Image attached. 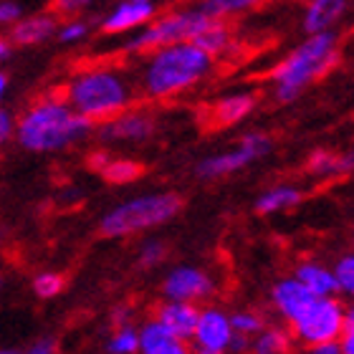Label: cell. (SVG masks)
I'll use <instances>...</instances> for the list:
<instances>
[{
  "label": "cell",
  "mask_w": 354,
  "mask_h": 354,
  "mask_svg": "<svg viewBox=\"0 0 354 354\" xmlns=\"http://www.w3.org/2000/svg\"><path fill=\"white\" fill-rule=\"evenodd\" d=\"M195 46H200L203 51H207L210 56L213 53H221L228 48L230 44V30L225 28V23H221V18H215L210 26H207L200 36H195V41H192Z\"/></svg>",
  "instance_id": "44dd1931"
},
{
  "label": "cell",
  "mask_w": 354,
  "mask_h": 354,
  "mask_svg": "<svg viewBox=\"0 0 354 354\" xmlns=\"http://www.w3.org/2000/svg\"><path fill=\"white\" fill-rule=\"evenodd\" d=\"M344 334H354V306L347 311V317H344Z\"/></svg>",
  "instance_id": "60d3db41"
},
{
  "label": "cell",
  "mask_w": 354,
  "mask_h": 354,
  "mask_svg": "<svg viewBox=\"0 0 354 354\" xmlns=\"http://www.w3.org/2000/svg\"><path fill=\"white\" fill-rule=\"evenodd\" d=\"M314 299H317V294L299 279L281 281V283H276V288H273V304H276L281 314L286 319H291V322H294Z\"/></svg>",
  "instance_id": "7c38bea8"
},
{
  "label": "cell",
  "mask_w": 354,
  "mask_h": 354,
  "mask_svg": "<svg viewBox=\"0 0 354 354\" xmlns=\"http://www.w3.org/2000/svg\"><path fill=\"white\" fill-rule=\"evenodd\" d=\"M21 18V8H18V3H13V0H6L3 6H0V21L3 23H15Z\"/></svg>",
  "instance_id": "1f68e13d"
},
{
  "label": "cell",
  "mask_w": 354,
  "mask_h": 354,
  "mask_svg": "<svg viewBox=\"0 0 354 354\" xmlns=\"http://www.w3.org/2000/svg\"><path fill=\"white\" fill-rule=\"evenodd\" d=\"M337 64V36L329 30L311 33L306 44H301L288 59H283L273 68V82H276V99L279 102H291L301 94L304 86L314 79L334 68Z\"/></svg>",
  "instance_id": "3957f363"
},
{
  "label": "cell",
  "mask_w": 354,
  "mask_h": 354,
  "mask_svg": "<svg viewBox=\"0 0 354 354\" xmlns=\"http://www.w3.org/2000/svg\"><path fill=\"white\" fill-rule=\"evenodd\" d=\"M296 279L304 281L317 296H332L339 288L337 273H329L326 268H322L317 263H301L299 271H296Z\"/></svg>",
  "instance_id": "d6986e66"
},
{
  "label": "cell",
  "mask_w": 354,
  "mask_h": 354,
  "mask_svg": "<svg viewBox=\"0 0 354 354\" xmlns=\"http://www.w3.org/2000/svg\"><path fill=\"white\" fill-rule=\"evenodd\" d=\"M53 347H56V344H53L51 339H41V342H36V344H33L28 352L30 354H46V352H53Z\"/></svg>",
  "instance_id": "74e56055"
},
{
  "label": "cell",
  "mask_w": 354,
  "mask_h": 354,
  "mask_svg": "<svg viewBox=\"0 0 354 354\" xmlns=\"http://www.w3.org/2000/svg\"><path fill=\"white\" fill-rule=\"evenodd\" d=\"M342 352L354 354V334H344V339H342Z\"/></svg>",
  "instance_id": "ab89813d"
},
{
  "label": "cell",
  "mask_w": 354,
  "mask_h": 354,
  "mask_svg": "<svg viewBox=\"0 0 354 354\" xmlns=\"http://www.w3.org/2000/svg\"><path fill=\"white\" fill-rule=\"evenodd\" d=\"M109 165V155L106 152H94V155L88 157V167L91 170H104Z\"/></svg>",
  "instance_id": "8d00e7d4"
},
{
  "label": "cell",
  "mask_w": 354,
  "mask_h": 354,
  "mask_svg": "<svg viewBox=\"0 0 354 354\" xmlns=\"http://www.w3.org/2000/svg\"><path fill=\"white\" fill-rule=\"evenodd\" d=\"M296 203H301V192L296 187H288V185H281L276 190H268L266 195H261L259 203H256V210L259 213H276V210H286V207H294Z\"/></svg>",
  "instance_id": "ffe728a7"
},
{
  "label": "cell",
  "mask_w": 354,
  "mask_h": 354,
  "mask_svg": "<svg viewBox=\"0 0 354 354\" xmlns=\"http://www.w3.org/2000/svg\"><path fill=\"white\" fill-rule=\"evenodd\" d=\"M263 0H203L200 3V10H205L210 18H221V15L228 13H241V10H248V8L261 6Z\"/></svg>",
  "instance_id": "603a6c76"
},
{
  "label": "cell",
  "mask_w": 354,
  "mask_h": 354,
  "mask_svg": "<svg viewBox=\"0 0 354 354\" xmlns=\"http://www.w3.org/2000/svg\"><path fill=\"white\" fill-rule=\"evenodd\" d=\"M311 352H314V354H339L342 352V344L337 339L319 342V344H314V347H311Z\"/></svg>",
  "instance_id": "836d02e7"
},
{
  "label": "cell",
  "mask_w": 354,
  "mask_h": 354,
  "mask_svg": "<svg viewBox=\"0 0 354 354\" xmlns=\"http://www.w3.org/2000/svg\"><path fill=\"white\" fill-rule=\"evenodd\" d=\"M56 30V18L53 15H30L10 30V44L15 46H33L53 36Z\"/></svg>",
  "instance_id": "e0dca14e"
},
{
  "label": "cell",
  "mask_w": 354,
  "mask_h": 354,
  "mask_svg": "<svg viewBox=\"0 0 354 354\" xmlns=\"http://www.w3.org/2000/svg\"><path fill=\"white\" fill-rule=\"evenodd\" d=\"M337 160L339 157L332 155V152H326V149H319V152H314V155L309 157V165H306V170L311 172V175H337Z\"/></svg>",
  "instance_id": "484cf974"
},
{
  "label": "cell",
  "mask_w": 354,
  "mask_h": 354,
  "mask_svg": "<svg viewBox=\"0 0 354 354\" xmlns=\"http://www.w3.org/2000/svg\"><path fill=\"white\" fill-rule=\"evenodd\" d=\"M288 349V337L279 329H271V332H266L259 337L256 342V352L259 354H281Z\"/></svg>",
  "instance_id": "d4e9b609"
},
{
  "label": "cell",
  "mask_w": 354,
  "mask_h": 354,
  "mask_svg": "<svg viewBox=\"0 0 354 354\" xmlns=\"http://www.w3.org/2000/svg\"><path fill=\"white\" fill-rule=\"evenodd\" d=\"M157 319L170 326L177 337L195 339V329L200 324V311L192 306V301H175V299H170L167 304L160 306Z\"/></svg>",
  "instance_id": "9a60e30c"
},
{
  "label": "cell",
  "mask_w": 354,
  "mask_h": 354,
  "mask_svg": "<svg viewBox=\"0 0 354 354\" xmlns=\"http://www.w3.org/2000/svg\"><path fill=\"white\" fill-rule=\"evenodd\" d=\"M233 324L230 319H225L221 311L207 309L200 314V324L195 329V342H198L200 352L205 354H221L223 349L230 347V339H233Z\"/></svg>",
  "instance_id": "30bf717a"
},
{
  "label": "cell",
  "mask_w": 354,
  "mask_h": 354,
  "mask_svg": "<svg viewBox=\"0 0 354 354\" xmlns=\"http://www.w3.org/2000/svg\"><path fill=\"white\" fill-rule=\"evenodd\" d=\"M88 0H53V10L61 15H66V13H76L82 6H86Z\"/></svg>",
  "instance_id": "d6a6232c"
},
{
  "label": "cell",
  "mask_w": 354,
  "mask_h": 354,
  "mask_svg": "<svg viewBox=\"0 0 354 354\" xmlns=\"http://www.w3.org/2000/svg\"><path fill=\"white\" fill-rule=\"evenodd\" d=\"M180 207H183V198L175 195V192L134 198L129 203H122L119 207H114L109 215H104L102 233L109 238L129 236V233H137V230L167 223L180 213Z\"/></svg>",
  "instance_id": "5b68a950"
},
{
  "label": "cell",
  "mask_w": 354,
  "mask_h": 354,
  "mask_svg": "<svg viewBox=\"0 0 354 354\" xmlns=\"http://www.w3.org/2000/svg\"><path fill=\"white\" fill-rule=\"evenodd\" d=\"M213 21L215 18H210L200 8L170 13L152 23L145 33L132 38L127 48H132V51H149V48H162V46L183 44V41H195V36H200Z\"/></svg>",
  "instance_id": "8992f818"
},
{
  "label": "cell",
  "mask_w": 354,
  "mask_h": 354,
  "mask_svg": "<svg viewBox=\"0 0 354 354\" xmlns=\"http://www.w3.org/2000/svg\"><path fill=\"white\" fill-rule=\"evenodd\" d=\"M162 259H165L162 243L152 241V243H147L145 248H142V266H155V263H160Z\"/></svg>",
  "instance_id": "4dcf8cb0"
},
{
  "label": "cell",
  "mask_w": 354,
  "mask_h": 354,
  "mask_svg": "<svg viewBox=\"0 0 354 354\" xmlns=\"http://www.w3.org/2000/svg\"><path fill=\"white\" fill-rule=\"evenodd\" d=\"M145 167L140 162H132V160H109V165L102 170L104 180L106 183H114V185H127L142 177Z\"/></svg>",
  "instance_id": "7402d4cb"
},
{
  "label": "cell",
  "mask_w": 354,
  "mask_h": 354,
  "mask_svg": "<svg viewBox=\"0 0 354 354\" xmlns=\"http://www.w3.org/2000/svg\"><path fill=\"white\" fill-rule=\"evenodd\" d=\"M66 99L76 111H82L86 117L106 119L117 117L119 111L124 109L129 91L114 71L94 68V71L76 76L74 82L68 84Z\"/></svg>",
  "instance_id": "277c9868"
},
{
  "label": "cell",
  "mask_w": 354,
  "mask_h": 354,
  "mask_svg": "<svg viewBox=\"0 0 354 354\" xmlns=\"http://www.w3.org/2000/svg\"><path fill=\"white\" fill-rule=\"evenodd\" d=\"M256 106V96L251 94H233L225 96L221 102H215L207 106V129H223L228 124H236Z\"/></svg>",
  "instance_id": "4fadbf2b"
},
{
  "label": "cell",
  "mask_w": 354,
  "mask_h": 354,
  "mask_svg": "<svg viewBox=\"0 0 354 354\" xmlns=\"http://www.w3.org/2000/svg\"><path fill=\"white\" fill-rule=\"evenodd\" d=\"M210 53L192 41L157 48L145 68V91L149 96H172L190 88L210 71Z\"/></svg>",
  "instance_id": "7a4b0ae2"
},
{
  "label": "cell",
  "mask_w": 354,
  "mask_h": 354,
  "mask_svg": "<svg viewBox=\"0 0 354 354\" xmlns=\"http://www.w3.org/2000/svg\"><path fill=\"white\" fill-rule=\"evenodd\" d=\"M344 8H347V0H309L304 28L309 33H322L339 21Z\"/></svg>",
  "instance_id": "ac0fdd59"
},
{
  "label": "cell",
  "mask_w": 354,
  "mask_h": 354,
  "mask_svg": "<svg viewBox=\"0 0 354 354\" xmlns=\"http://www.w3.org/2000/svg\"><path fill=\"white\" fill-rule=\"evenodd\" d=\"M155 15V3L152 0H122L106 18H104L102 28L106 33H122V30H132L142 23H147Z\"/></svg>",
  "instance_id": "8fae6325"
},
{
  "label": "cell",
  "mask_w": 354,
  "mask_h": 354,
  "mask_svg": "<svg viewBox=\"0 0 354 354\" xmlns=\"http://www.w3.org/2000/svg\"><path fill=\"white\" fill-rule=\"evenodd\" d=\"M243 337H245V334H241V332L233 334V339H230V347H233V352H243V349L248 347V342H245Z\"/></svg>",
  "instance_id": "f35d334b"
},
{
  "label": "cell",
  "mask_w": 354,
  "mask_h": 354,
  "mask_svg": "<svg viewBox=\"0 0 354 354\" xmlns=\"http://www.w3.org/2000/svg\"><path fill=\"white\" fill-rule=\"evenodd\" d=\"M149 134H152V119L147 114H140V111L111 119L102 129L104 140H145Z\"/></svg>",
  "instance_id": "2e32d148"
},
{
  "label": "cell",
  "mask_w": 354,
  "mask_h": 354,
  "mask_svg": "<svg viewBox=\"0 0 354 354\" xmlns=\"http://www.w3.org/2000/svg\"><path fill=\"white\" fill-rule=\"evenodd\" d=\"M344 317L347 314H344L339 301H334L332 296H317L294 319V326L299 339H304L309 347H314L319 342L337 339L339 334H344Z\"/></svg>",
  "instance_id": "52a82bcc"
},
{
  "label": "cell",
  "mask_w": 354,
  "mask_h": 354,
  "mask_svg": "<svg viewBox=\"0 0 354 354\" xmlns=\"http://www.w3.org/2000/svg\"><path fill=\"white\" fill-rule=\"evenodd\" d=\"M165 296L175 301H198L213 291V281L205 273L190 266H180L165 279Z\"/></svg>",
  "instance_id": "9c48e42d"
},
{
  "label": "cell",
  "mask_w": 354,
  "mask_h": 354,
  "mask_svg": "<svg viewBox=\"0 0 354 354\" xmlns=\"http://www.w3.org/2000/svg\"><path fill=\"white\" fill-rule=\"evenodd\" d=\"M337 273V281H339V288L344 294L354 296V256H347V259H342L334 268Z\"/></svg>",
  "instance_id": "83f0119b"
},
{
  "label": "cell",
  "mask_w": 354,
  "mask_h": 354,
  "mask_svg": "<svg viewBox=\"0 0 354 354\" xmlns=\"http://www.w3.org/2000/svg\"><path fill=\"white\" fill-rule=\"evenodd\" d=\"M13 134V117L8 111H0V140H8Z\"/></svg>",
  "instance_id": "d590c367"
},
{
  "label": "cell",
  "mask_w": 354,
  "mask_h": 354,
  "mask_svg": "<svg viewBox=\"0 0 354 354\" xmlns=\"http://www.w3.org/2000/svg\"><path fill=\"white\" fill-rule=\"evenodd\" d=\"M347 172H354V152H347L337 160V175H347Z\"/></svg>",
  "instance_id": "e575fe53"
},
{
  "label": "cell",
  "mask_w": 354,
  "mask_h": 354,
  "mask_svg": "<svg viewBox=\"0 0 354 354\" xmlns=\"http://www.w3.org/2000/svg\"><path fill=\"white\" fill-rule=\"evenodd\" d=\"M268 149H271V140H268V137H263V134H248V137H243V142H241L233 152L203 160V162L198 165V175L205 177V180L230 175V172L243 170L245 165L253 162V160H259Z\"/></svg>",
  "instance_id": "ba28073f"
},
{
  "label": "cell",
  "mask_w": 354,
  "mask_h": 354,
  "mask_svg": "<svg viewBox=\"0 0 354 354\" xmlns=\"http://www.w3.org/2000/svg\"><path fill=\"white\" fill-rule=\"evenodd\" d=\"M0 56H3V59H8V56H10V46H8V41H3V44H0Z\"/></svg>",
  "instance_id": "b9f144b4"
},
{
  "label": "cell",
  "mask_w": 354,
  "mask_h": 354,
  "mask_svg": "<svg viewBox=\"0 0 354 354\" xmlns=\"http://www.w3.org/2000/svg\"><path fill=\"white\" fill-rule=\"evenodd\" d=\"M84 36H86V26H84V23H79V21L66 23V26L61 28V33H59V38L64 41V44H74V41H79V38H84Z\"/></svg>",
  "instance_id": "f546056e"
},
{
  "label": "cell",
  "mask_w": 354,
  "mask_h": 354,
  "mask_svg": "<svg viewBox=\"0 0 354 354\" xmlns=\"http://www.w3.org/2000/svg\"><path fill=\"white\" fill-rule=\"evenodd\" d=\"M140 352L145 354H183L185 339L177 337L165 322H147L140 332Z\"/></svg>",
  "instance_id": "5bb4252c"
},
{
  "label": "cell",
  "mask_w": 354,
  "mask_h": 354,
  "mask_svg": "<svg viewBox=\"0 0 354 354\" xmlns=\"http://www.w3.org/2000/svg\"><path fill=\"white\" fill-rule=\"evenodd\" d=\"M230 324H233L236 332L245 334V337L263 329V322H261L256 314H233V317H230Z\"/></svg>",
  "instance_id": "f1b7e54d"
},
{
  "label": "cell",
  "mask_w": 354,
  "mask_h": 354,
  "mask_svg": "<svg viewBox=\"0 0 354 354\" xmlns=\"http://www.w3.org/2000/svg\"><path fill=\"white\" fill-rule=\"evenodd\" d=\"M94 119L61 102H41L18 122L15 137L30 152H53L91 132Z\"/></svg>",
  "instance_id": "6da1fadb"
},
{
  "label": "cell",
  "mask_w": 354,
  "mask_h": 354,
  "mask_svg": "<svg viewBox=\"0 0 354 354\" xmlns=\"http://www.w3.org/2000/svg\"><path fill=\"white\" fill-rule=\"evenodd\" d=\"M64 288V279H61L59 273H41L36 281H33V291H36V296H41V299H51V296H56Z\"/></svg>",
  "instance_id": "4316f807"
},
{
  "label": "cell",
  "mask_w": 354,
  "mask_h": 354,
  "mask_svg": "<svg viewBox=\"0 0 354 354\" xmlns=\"http://www.w3.org/2000/svg\"><path fill=\"white\" fill-rule=\"evenodd\" d=\"M140 349V334L134 332L132 326H124L122 332L114 334V339L106 344V352L111 354H132Z\"/></svg>",
  "instance_id": "cb8c5ba5"
}]
</instances>
